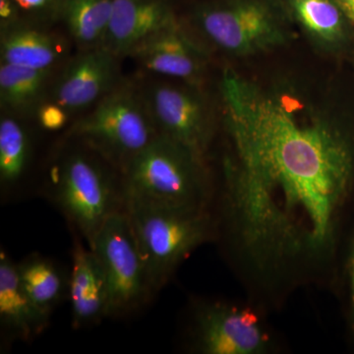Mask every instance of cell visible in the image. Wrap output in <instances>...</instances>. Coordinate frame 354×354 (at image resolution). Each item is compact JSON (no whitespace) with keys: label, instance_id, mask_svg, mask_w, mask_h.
I'll list each match as a JSON object with an SVG mask.
<instances>
[{"label":"cell","instance_id":"obj_1","mask_svg":"<svg viewBox=\"0 0 354 354\" xmlns=\"http://www.w3.org/2000/svg\"><path fill=\"white\" fill-rule=\"evenodd\" d=\"M221 95L232 144L225 208L242 251L264 274L319 262L353 185L348 140L288 88L225 70Z\"/></svg>","mask_w":354,"mask_h":354},{"label":"cell","instance_id":"obj_2","mask_svg":"<svg viewBox=\"0 0 354 354\" xmlns=\"http://www.w3.org/2000/svg\"><path fill=\"white\" fill-rule=\"evenodd\" d=\"M125 212L153 290H160L177 266L211 236L206 206L125 198Z\"/></svg>","mask_w":354,"mask_h":354},{"label":"cell","instance_id":"obj_3","mask_svg":"<svg viewBox=\"0 0 354 354\" xmlns=\"http://www.w3.org/2000/svg\"><path fill=\"white\" fill-rule=\"evenodd\" d=\"M69 136L97 153L122 176L158 134L141 87L121 81L70 127Z\"/></svg>","mask_w":354,"mask_h":354},{"label":"cell","instance_id":"obj_4","mask_svg":"<svg viewBox=\"0 0 354 354\" xmlns=\"http://www.w3.org/2000/svg\"><path fill=\"white\" fill-rule=\"evenodd\" d=\"M111 167L85 146L65 155L51 176L53 201L88 246L109 216L125 209L123 181L118 183Z\"/></svg>","mask_w":354,"mask_h":354},{"label":"cell","instance_id":"obj_5","mask_svg":"<svg viewBox=\"0 0 354 354\" xmlns=\"http://www.w3.org/2000/svg\"><path fill=\"white\" fill-rule=\"evenodd\" d=\"M193 24L216 48L247 57L274 50L291 36L288 15L274 0H215L195 9Z\"/></svg>","mask_w":354,"mask_h":354},{"label":"cell","instance_id":"obj_6","mask_svg":"<svg viewBox=\"0 0 354 354\" xmlns=\"http://www.w3.org/2000/svg\"><path fill=\"white\" fill-rule=\"evenodd\" d=\"M122 179L125 198L206 206L204 160L160 135L132 160Z\"/></svg>","mask_w":354,"mask_h":354},{"label":"cell","instance_id":"obj_7","mask_svg":"<svg viewBox=\"0 0 354 354\" xmlns=\"http://www.w3.org/2000/svg\"><path fill=\"white\" fill-rule=\"evenodd\" d=\"M88 247L108 281L109 317L127 315L143 306L155 290L125 209L109 216Z\"/></svg>","mask_w":354,"mask_h":354},{"label":"cell","instance_id":"obj_8","mask_svg":"<svg viewBox=\"0 0 354 354\" xmlns=\"http://www.w3.org/2000/svg\"><path fill=\"white\" fill-rule=\"evenodd\" d=\"M140 87L158 134L204 160L213 138L214 122L201 86L152 80Z\"/></svg>","mask_w":354,"mask_h":354},{"label":"cell","instance_id":"obj_9","mask_svg":"<svg viewBox=\"0 0 354 354\" xmlns=\"http://www.w3.org/2000/svg\"><path fill=\"white\" fill-rule=\"evenodd\" d=\"M194 342L205 354H262L271 348V337L255 311L223 302L198 310Z\"/></svg>","mask_w":354,"mask_h":354},{"label":"cell","instance_id":"obj_10","mask_svg":"<svg viewBox=\"0 0 354 354\" xmlns=\"http://www.w3.org/2000/svg\"><path fill=\"white\" fill-rule=\"evenodd\" d=\"M120 58L102 46L79 50L53 81L48 100L70 115L88 111L122 81Z\"/></svg>","mask_w":354,"mask_h":354},{"label":"cell","instance_id":"obj_11","mask_svg":"<svg viewBox=\"0 0 354 354\" xmlns=\"http://www.w3.org/2000/svg\"><path fill=\"white\" fill-rule=\"evenodd\" d=\"M127 57L156 75L201 86L206 71L204 50L180 22L137 44Z\"/></svg>","mask_w":354,"mask_h":354},{"label":"cell","instance_id":"obj_12","mask_svg":"<svg viewBox=\"0 0 354 354\" xmlns=\"http://www.w3.org/2000/svg\"><path fill=\"white\" fill-rule=\"evenodd\" d=\"M179 22L171 0H114L102 48L127 57L142 41Z\"/></svg>","mask_w":354,"mask_h":354},{"label":"cell","instance_id":"obj_13","mask_svg":"<svg viewBox=\"0 0 354 354\" xmlns=\"http://www.w3.org/2000/svg\"><path fill=\"white\" fill-rule=\"evenodd\" d=\"M68 295L74 328L95 325L109 318L111 295L106 274L92 249L77 242L72 254Z\"/></svg>","mask_w":354,"mask_h":354},{"label":"cell","instance_id":"obj_14","mask_svg":"<svg viewBox=\"0 0 354 354\" xmlns=\"http://www.w3.org/2000/svg\"><path fill=\"white\" fill-rule=\"evenodd\" d=\"M48 27L23 20L1 27V64L55 70L64 59L65 41Z\"/></svg>","mask_w":354,"mask_h":354},{"label":"cell","instance_id":"obj_15","mask_svg":"<svg viewBox=\"0 0 354 354\" xmlns=\"http://www.w3.org/2000/svg\"><path fill=\"white\" fill-rule=\"evenodd\" d=\"M50 317L34 304L21 283L18 267L6 251L0 253V322L16 339L29 341L48 327Z\"/></svg>","mask_w":354,"mask_h":354},{"label":"cell","instance_id":"obj_16","mask_svg":"<svg viewBox=\"0 0 354 354\" xmlns=\"http://www.w3.org/2000/svg\"><path fill=\"white\" fill-rule=\"evenodd\" d=\"M55 70L0 64V104L4 113L29 118L50 97Z\"/></svg>","mask_w":354,"mask_h":354},{"label":"cell","instance_id":"obj_17","mask_svg":"<svg viewBox=\"0 0 354 354\" xmlns=\"http://www.w3.org/2000/svg\"><path fill=\"white\" fill-rule=\"evenodd\" d=\"M114 0H68L62 14L69 36L79 50L104 44L113 15Z\"/></svg>","mask_w":354,"mask_h":354},{"label":"cell","instance_id":"obj_18","mask_svg":"<svg viewBox=\"0 0 354 354\" xmlns=\"http://www.w3.org/2000/svg\"><path fill=\"white\" fill-rule=\"evenodd\" d=\"M17 267L28 297L44 314L50 317L65 292L62 272L50 260L38 254L28 256Z\"/></svg>","mask_w":354,"mask_h":354},{"label":"cell","instance_id":"obj_19","mask_svg":"<svg viewBox=\"0 0 354 354\" xmlns=\"http://www.w3.org/2000/svg\"><path fill=\"white\" fill-rule=\"evenodd\" d=\"M291 12L305 32L321 44H334L344 35V12L335 0H290Z\"/></svg>","mask_w":354,"mask_h":354},{"label":"cell","instance_id":"obj_20","mask_svg":"<svg viewBox=\"0 0 354 354\" xmlns=\"http://www.w3.org/2000/svg\"><path fill=\"white\" fill-rule=\"evenodd\" d=\"M32 144L19 118L4 113L0 120V180L2 185L18 183L29 165Z\"/></svg>","mask_w":354,"mask_h":354},{"label":"cell","instance_id":"obj_21","mask_svg":"<svg viewBox=\"0 0 354 354\" xmlns=\"http://www.w3.org/2000/svg\"><path fill=\"white\" fill-rule=\"evenodd\" d=\"M20 20L34 24L50 26L62 21L68 0H12Z\"/></svg>","mask_w":354,"mask_h":354},{"label":"cell","instance_id":"obj_22","mask_svg":"<svg viewBox=\"0 0 354 354\" xmlns=\"http://www.w3.org/2000/svg\"><path fill=\"white\" fill-rule=\"evenodd\" d=\"M36 116L43 129L48 130V131H57L67 124L70 114L66 109L62 108L57 102L48 100L39 106Z\"/></svg>","mask_w":354,"mask_h":354},{"label":"cell","instance_id":"obj_23","mask_svg":"<svg viewBox=\"0 0 354 354\" xmlns=\"http://www.w3.org/2000/svg\"><path fill=\"white\" fill-rule=\"evenodd\" d=\"M20 20L19 13L12 0H0V25L1 27Z\"/></svg>","mask_w":354,"mask_h":354},{"label":"cell","instance_id":"obj_24","mask_svg":"<svg viewBox=\"0 0 354 354\" xmlns=\"http://www.w3.org/2000/svg\"><path fill=\"white\" fill-rule=\"evenodd\" d=\"M349 274H351V279H351V318H353V328L354 330V246L353 254H351Z\"/></svg>","mask_w":354,"mask_h":354},{"label":"cell","instance_id":"obj_25","mask_svg":"<svg viewBox=\"0 0 354 354\" xmlns=\"http://www.w3.org/2000/svg\"><path fill=\"white\" fill-rule=\"evenodd\" d=\"M341 7L342 12L354 21V0H335Z\"/></svg>","mask_w":354,"mask_h":354}]
</instances>
